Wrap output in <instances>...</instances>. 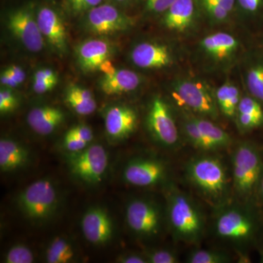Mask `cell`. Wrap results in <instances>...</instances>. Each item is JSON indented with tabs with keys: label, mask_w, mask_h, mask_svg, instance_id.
Masks as SVG:
<instances>
[{
	"label": "cell",
	"mask_w": 263,
	"mask_h": 263,
	"mask_svg": "<svg viewBox=\"0 0 263 263\" xmlns=\"http://www.w3.org/2000/svg\"><path fill=\"white\" fill-rule=\"evenodd\" d=\"M185 176L209 205L218 209L228 203L232 183L219 157L210 155L193 157L186 164Z\"/></svg>",
	"instance_id": "7a4b0ae2"
},
{
	"label": "cell",
	"mask_w": 263,
	"mask_h": 263,
	"mask_svg": "<svg viewBox=\"0 0 263 263\" xmlns=\"http://www.w3.org/2000/svg\"><path fill=\"white\" fill-rule=\"evenodd\" d=\"M241 97L236 85L231 81H226L215 91L216 101L219 112L224 117L235 119Z\"/></svg>",
	"instance_id": "d4e9b609"
},
{
	"label": "cell",
	"mask_w": 263,
	"mask_h": 263,
	"mask_svg": "<svg viewBox=\"0 0 263 263\" xmlns=\"http://www.w3.org/2000/svg\"><path fill=\"white\" fill-rule=\"evenodd\" d=\"M146 125L151 136L160 146L176 148L181 145V132L171 107L162 98L157 97L151 102Z\"/></svg>",
	"instance_id": "9c48e42d"
},
{
	"label": "cell",
	"mask_w": 263,
	"mask_h": 263,
	"mask_svg": "<svg viewBox=\"0 0 263 263\" xmlns=\"http://www.w3.org/2000/svg\"><path fill=\"white\" fill-rule=\"evenodd\" d=\"M196 19V0H176L162 15V22L170 31L184 33L195 25Z\"/></svg>",
	"instance_id": "d6986e66"
},
{
	"label": "cell",
	"mask_w": 263,
	"mask_h": 263,
	"mask_svg": "<svg viewBox=\"0 0 263 263\" xmlns=\"http://www.w3.org/2000/svg\"><path fill=\"white\" fill-rule=\"evenodd\" d=\"M176 0H144V10L149 15H163Z\"/></svg>",
	"instance_id": "d590c367"
},
{
	"label": "cell",
	"mask_w": 263,
	"mask_h": 263,
	"mask_svg": "<svg viewBox=\"0 0 263 263\" xmlns=\"http://www.w3.org/2000/svg\"><path fill=\"white\" fill-rule=\"evenodd\" d=\"M16 204L26 219L34 224H43L56 214L60 195L51 180L40 179L18 194Z\"/></svg>",
	"instance_id": "5b68a950"
},
{
	"label": "cell",
	"mask_w": 263,
	"mask_h": 263,
	"mask_svg": "<svg viewBox=\"0 0 263 263\" xmlns=\"http://www.w3.org/2000/svg\"><path fill=\"white\" fill-rule=\"evenodd\" d=\"M115 1H117V2H124V1H126V0H115Z\"/></svg>",
	"instance_id": "681fc988"
},
{
	"label": "cell",
	"mask_w": 263,
	"mask_h": 263,
	"mask_svg": "<svg viewBox=\"0 0 263 263\" xmlns=\"http://www.w3.org/2000/svg\"><path fill=\"white\" fill-rule=\"evenodd\" d=\"M209 18L214 23H224L229 18L230 12L214 0H200Z\"/></svg>",
	"instance_id": "4dcf8cb0"
},
{
	"label": "cell",
	"mask_w": 263,
	"mask_h": 263,
	"mask_svg": "<svg viewBox=\"0 0 263 263\" xmlns=\"http://www.w3.org/2000/svg\"><path fill=\"white\" fill-rule=\"evenodd\" d=\"M199 48L203 57L214 65H227L238 54L240 42L231 33L217 32L202 38Z\"/></svg>",
	"instance_id": "4fadbf2b"
},
{
	"label": "cell",
	"mask_w": 263,
	"mask_h": 263,
	"mask_svg": "<svg viewBox=\"0 0 263 263\" xmlns=\"http://www.w3.org/2000/svg\"><path fill=\"white\" fill-rule=\"evenodd\" d=\"M81 228L84 238L91 245H105L113 238V219L103 207L89 208L81 218Z\"/></svg>",
	"instance_id": "5bb4252c"
},
{
	"label": "cell",
	"mask_w": 263,
	"mask_h": 263,
	"mask_svg": "<svg viewBox=\"0 0 263 263\" xmlns=\"http://www.w3.org/2000/svg\"><path fill=\"white\" fill-rule=\"evenodd\" d=\"M62 145L67 152H78L86 148L89 146V143L79 139L77 137L66 133L62 141Z\"/></svg>",
	"instance_id": "8d00e7d4"
},
{
	"label": "cell",
	"mask_w": 263,
	"mask_h": 263,
	"mask_svg": "<svg viewBox=\"0 0 263 263\" xmlns=\"http://www.w3.org/2000/svg\"><path fill=\"white\" fill-rule=\"evenodd\" d=\"M166 222L173 238L184 243H197L203 236L205 220L201 209L193 197L167 183L165 188Z\"/></svg>",
	"instance_id": "6da1fadb"
},
{
	"label": "cell",
	"mask_w": 263,
	"mask_h": 263,
	"mask_svg": "<svg viewBox=\"0 0 263 263\" xmlns=\"http://www.w3.org/2000/svg\"><path fill=\"white\" fill-rule=\"evenodd\" d=\"M65 116L61 109L44 105L32 109L27 115V123L34 133L48 136L53 133L65 121Z\"/></svg>",
	"instance_id": "ffe728a7"
},
{
	"label": "cell",
	"mask_w": 263,
	"mask_h": 263,
	"mask_svg": "<svg viewBox=\"0 0 263 263\" xmlns=\"http://www.w3.org/2000/svg\"><path fill=\"white\" fill-rule=\"evenodd\" d=\"M232 262L229 254L217 249H195L189 253V263H228Z\"/></svg>",
	"instance_id": "f1b7e54d"
},
{
	"label": "cell",
	"mask_w": 263,
	"mask_h": 263,
	"mask_svg": "<svg viewBox=\"0 0 263 263\" xmlns=\"http://www.w3.org/2000/svg\"><path fill=\"white\" fill-rule=\"evenodd\" d=\"M18 100L11 90L2 89L0 91V113L5 114L13 111L18 107Z\"/></svg>",
	"instance_id": "836d02e7"
},
{
	"label": "cell",
	"mask_w": 263,
	"mask_h": 263,
	"mask_svg": "<svg viewBox=\"0 0 263 263\" xmlns=\"http://www.w3.org/2000/svg\"><path fill=\"white\" fill-rule=\"evenodd\" d=\"M171 96L180 110L216 120L219 112L215 91L204 81L182 78L171 85Z\"/></svg>",
	"instance_id": "8992f818"
},
{
	"label": "cell",
	"mask_w": 263,
	"mask_h": 263,
	"mask_svg": "<svg viewBox=\"0 0 263 263\" xmlns=\"http://www.w3.org/2000/svg\"><path fill=\"white\" fill-rule=\"evenodd\" d=\"M190 114L196 123L197 127L201 131L202 136L212 147V152L224 149L230 146L233 143L231 136L222 128L216 125L212 119L196 114Z\"/></svg>",
	"instance_id": "603a6c76"
},
{
	"label": "cell",
	"mask_w": 263,
	"mask_h": 263,
	"mask_svg": "<svg viewBox=\"0 0 263 263\" xmlns=\"http://www.w3.org/2000/svg\"><path fill=\"white\" fill-rule=\"evenodd\" d=\"M0 81H1V84L3 86L8 88H15L19 85L17 81L15 80L14 76L10 73L8 69L2 72Z\"/></svg>",
	"instance_id": "7bdbcfd3"
},
{
	"label": "cell",
	"mask_w": 263,
	"mask_h": 263,
	"mask_svg": "<svg viewBox=\"0 0 263 263\" xmlns=\"http://www.w3.org/2000/svg\"><path fill=\"white\" fill-rule=\"evenodd\" d=\"M38 26L43 37L57 53L62 56L67 52V37L65 24L55 10L43 7L37 15Z\"/></svg>",
	"instance_id": "e0dca14e"
},
{
	"label": "cell",
	"mask_w": 263,
	"mask_h": 263,
	"mask_svg": "<svg viewBox=\"0 0 263 263\" xmlns=\"http://www.w3.org/2000/svg\"><path fill=\"white\" fill-rule=\"evenodd\" d=\"M34 256L32 251L24 245H13L5 254V263H32Z\"/></svg>",
	"instance_id": "f546056e"
},
{
	"label": "cell",
	"mask_w": 263,
	"mask_h": 263,
	"mask_svg": "<svg viewBox=\"0 0 263 263\" xmlns=\"http://www.w3.org/2000/svg\"><path fill=\"white\" fill-rule=\"evenodd\" d=\"M252 208L243 203H228L218 209L214 223L216 236L237 245L252 243L259 230L258 218Z\"/></svg>",
	"instance_id": "277c9868"
},
{
	"label": "cell",
	"mask_w": 263,
	"mask_h": 263,
	"mask_svg": "<svg viewBox=\"0 0 263 263\" xmlns=\"http://www.w3.org/2000/svg\"><path fill=\"white\" fill-rule=\"evenodd\" d=\"M103 0H65L67 9L72 13H84L101 4Z\"/></svg>",
	"instance_id": "e575fe53"
},
{
	"label": "cell",
	"mask_w": 263,
	"mask_h": 263,
	"mask_svg": "<svg viewBox=\"0 0 263 263\" xmlns=\"http://www.w3.org/2000/svg\"><path fill=\"white\" fill-rule=\"evenodd\" d=\"M58 80H36L33 82V90L37 94H44L57 86Z\"/></svg>",
	"instance_id": "ab89813d"
},
{
	"label": "cell",
	"mask_w": 263,
	"mask_h": 263,
	"mask_svg": "<svg viewBox=\"0 0 263 263\" xmlns=\"http://www.w3.org/2000/svg\"><path fill=\"white\" fill-rule=\"evenodd\" d=\"M260 262L263 263V251L262 254H261Z\"/></svg>",
	"instance_id": "c3c4849f"
},
{
	"label": "cell",
	"mask_w": 263,
	"mask_h": 263,
	"mask_svg": "<svg viewBox=\"0 0 263 263\" xmlns=\"http://www.w3.org/2000/svg\"><path fill=\"white\" fill-rule=\"evenodd\" d=\"M167 174L163 161L153 157H136L127 162L122 176L124 181L131 186L148 187L164 182Z\"/></svg>",
	"instance_id": "30bf717a"
},
{
	"label": "cell",
	"mask_w": 263,
	"mask_h": 263,
	"mask_svg": "<svg viewBox=\"0 0 263 263\" xmlns=\"http://www.w3.org/2000/svg\"><path fill=\"white\" fill-rule=\"evenodd\" d=\"M148 263H177L179 256L174 250L169 249H154L144 252Z\"/></svg>",
	"instance_id": "d6a6232c"
},
{
	"label": "cell",
	"mask_w": 263,
	"mask_h": 263,
	"mask_svg": "<svg viewBox=\"0 0 263 263\" xmlns=\"http://www.w3.org/2000/svg\"><path fill=\"white\" fill-rule=\"evenodd\" d=\"M130 57L136 67L147 70L167 68L175 61L174 52L168 46L155 42L138 43L133 48Z\"/></svg>",
	"instance_id": "9a60e30c"
},
{
	"label": "cell",
	"mask_w": 263,
	"mask_h": 263,
	"mask_svg": "<svg viewBox=\"0 0 263 263\" xmlns=\"http://www.w3.org/2000/svg\"><path fill=\"white\" fill-rule=\"evenodd\" d=\"M76 53L81 70L84 72H93L100 70L102 64L110 60L113 48L105 40L90 39L79 45Z\"/></svg>",
	"instance_id": "ac0fdd59"
},
{
	"label": "cell",
	"mask_w": 263,
	"mask_h": 263,
	"mask_svg": "<svg viewBox=\"0 0 263 263\" xmlns=\"http://www.w3.org/2000/svg\"><path fill=\"white\" fill-rule=\"evenodd\" d=\"M34 81L36 80H58L57 72L50 68L40 69L34 73Z\"/></svg>",
	"instance_id": "b9f144b4"
},
{
	"label": "cell",
	"mask_w": 263,
	"mask_h": 263,
	"mask_svg": "<svg viewBox=\"0 0 263 263\" xmlns=\"http://www.w3.org/2000/svg\"><path fill=\"white\" fill-rule=\"evenodd\" d=\"M231 13L235 8V0H214Z\"/></svg>",
	"instance_id": "bcb514c9"
},
{
	"label": "cell",
	"mask_w": 263,
	"mask_h": 263,
	"mask_svg": "<svg viewBox=\"0 0 263 263\" xmlns=\"http://www.w3.org/2000/svg\"><path fill=\"white\" fill-rule=\"evenodd\" d=\"M257 201L260 202L263 205V168L260 183H259L258 194H257Z\"/></svg>",
	"instance_id": "7dc6e473"
},
{
	"label": "cell",
	"mask_w": 263,
	"mask_h": 263,
	"mask_svg": "<svg viewBox=\"0 0 263 263\" xmlns=\"http://www.w3.org/2000/svg\"><path fill=\"white\" fill-rule=\"evenodd\" d=\"M30 160L27 147L10 138L0 140V170L3 173H11L25 167Z\"/></svg>",
	"instance_id": "44dd1931"
},
{
	"label": "cell",
	"mask_w": 263,
	"mask_h": 263,
	"mask_svg": "<svg viewBox=\"0 0 263 263\" xmlns=\"http://www.w3.org/2000/svg\"><path fill=\"white\" fill-rule=\"evenodd\" d=\"M68 134L72 135V136L77 137L79 139L82 140L87 143H91L94 138V134L91 130V128L86 124H78V125L74 126L70 128L68 131L67 132Z\"/></svg>",
	"instance_id": "f35d334b"
},
{
	"label": "cell",
	"mask_w": 263,
	"mask_h": 263,
	"mask_svg": "<svg viewBox=\"0 0 263 263\" xmlns=\"http://www.w3.org/2000/svg\"><path fill=\"white\" fill-rule=\"evenodd\" d=\"M117 262L121 263H148L144 254L134 253V252L122 254L118 257Z\"/></svg>",
	"instance_id": "60d3db41"
},
{
	"label": "cell",
	"mask_w": 263,
	"mask_h": 263,
	"mask_svg": "<svg viewBox=\"0 0 263 263\" xmlns=\"http://www.w3.org/2000/svg\"><path fill=\"white\" fill-rule=\"evenodd\" d=\"M181 133L186 141L196 149L203 152H212V147L202 136L191 115L186 110H181Z\"/></svg>",
	"instance_id": "83f0119b"
},
{
	"label": "cell",
	"mask_w": 263,
	"mask_h": 263,
	"mask_svg": "<svg viewBox=\"0 0 263 263\" xmlns=\"http://www.w3.org/2000/svg\"><path fill=\"white\" fill-rule=\"evenodd\" d=\"M263 168V152L252 141L237 145L232 159V189L240 203L253 205Z\"/></svg>",
	"instance_id": "3957f363"
},
{
	"label": "cell",
	"mask_w": 263,
	"mask_h": 263,
	"mask_svg": "<svg viewBox=\"0 0 263 263\" xmlns=\"http://www.w3.org/2000/svg\"><path fill=\"white\" fill-rule=\"evenodd\" d=\"M8 71L12 74L19 84H22L25 80L26 74L22 67L17 65H11L8 67Z\"/></svg>",
	"instance_id": "ee69618b"
},
{
	"label": "cell",
	"mask_w": 263,
	"mask_h": 263,
	"mask_svg": "<svg viewBox=\"0 0 263 263\" xmlns=\"http://www.w3.org/2000/svg\"><path fill=\"white\" fill-rule=\"evenodd\" d=\"M66 162L70 174L78 181L98 185L103 181L106 174L108 154L102 145H89L80 152H67Z\"/></svg>",
	"instance_id": "52a82bcc"
},
{
	"label": "cell",
	"mask_w": 263,
	"mask_h": 263,
	"mask_svg": "<svg viewBox=\"0 0 263 263\" xmlns=\"http://www.w3.org/2000/svg\"><path fill=\"white\" fill-rule=\"evenodd\" d=\"M86 25L95 34L109 35L128 30L133 21L113 5L100 4L88 11Z\"/></svg>",
	"instance_id": "7c38bea8"
},
{
	"label": "cell",
	"mask_w": 263,
	"mask_h": 263,
	"mask_svg": "<svg viewBox=\"0 0 263 263\" xmlns=\"http://www.w3.org/2000/svg\"><path fill=\"white\" fill-rule=\"evenodd\" d=\"M245 84L249 95L263 105V57L252 60L247 65Z\"/></svg>",
	"instance_id": "4316f807"
},
{
	"label": "cell",
	"mask_w": 263,
	"mask_h": 263,
	"mask_svg": "<svg viewBox=\"0 0 263 263\" xmlns=\"http://www.w3.org/2000/svg\"><path fill=\"white\" fill-rule=\"evenodd\" d=\"M100 70L103 72L104 75L112 76L115 73L117 69L114 67L113 64L111 63L110 60H108L102 64L100 67Z\"/></svg>",
	"instance_id": "f6af8a7d"
},
{
	"label": "cell",
	"mask_w": 263,
	"mask_h": 263,
	"mask_svg": "<svg viewBox=\"0 0 263 263\" xmlns=\"http://www.w3.org/2000/svg\"><path fill=\"white\" fill-rule=\"evenodd\" d=\"M76 257V250L73 243L62 236L53 238L45 252V259L48 263L72 262Z\"/></svg>",
	"instance_id": "484cf974"
},
{
	"label": "cell",
	"mask_w": 263,
	"mask_h": 263,
	"mask_svg": "<svg viewBox=\"0 0 263 263\" xmlns=\"http://www.w3.org/2000/svg\"><path fill=\"white\" fill-rule=\"evenodd\" d=\"M138 114L127 105H114L105 112V128L107 135L114 141L127 139L136 131Z\"/></svg>",
	"instance_id": "2e32d148"
},
{
	"label": "cell",
	"mask_w": 263,
	"mask_h": 263,
	"mask_svg": "<svg viewBox=\"0 0 263 263\" xmlns=\"http://www.w3.org/2000/svg\"><path fill=\"white\" fill-rule=\"evenodd\" d=\"M141 83V77L134 71L121 69L114 75H104L100 81V87L105 95L111 96L134 91Z\"/></svg>",
	"instance_id": "7402d4cb"
},
{
	"label": "cell",
	"mask_w": 263,
	"mask_h": 263,
	"mask_svg": "<svg viewBox=\"0 0 263 263\" xmlns=\"http://www.w3.org/2000/svg\"><path fill=\"white\" fill-rule=\"evenodd\" d=\"M235 3L247 15H255L263 6V0H235Z\"/></svg>",
	"instance_id": "74e56055"
},
{
	"label": "cell",
	"mask_w": 263,
	"mask_h": 263,
	"mask_svg": "<svg viewBox=\"0 0 263 263\" xmlns=\"http://www.w3.org/2000/svg\"><path fill=\"white\" fill-rule=\"evenodd\" d=\"M7 27L10 33L26 49L39 52L44 46V37L38 26L37 17L27 8L10 12L7 18Z\"/></svg>",
	"instance_id": "8fae6325"
},
{
	"label": "cell",
	"mask_w": 263,
	"mask_h": 263,
	"mask_svg": "<svg viewBox=\"0 0 263 263\" xmlns=\"http://www.w3.org/2000/svg\"><path fill=\"white\" fill-rule=\"evenodd\" d=\"M65 100L66 103L79 115H91L97 108L96 100L91 91L78 85H71L67 88Z\"/></svg>",
	"instance_id": "cb8c5ba5"
},
{
	"label": "cell",
	"mask_w": 263,
	"mask_h": 263,
	"mask_svg": "<svg viewBox=\"0 0 263 263\" xmlns=\"http://www.w3.org/2000/svg\"><path fill=\"white\" fill-rule=\"evenodd\" d=\"M166 220L165 211L155 200L135 198L128 202L125 220L129 230L142 239H151L160 234Z\"/></svg>",
	"instance_id": "ba28073f"
},
{
	"label": "cell",
	"mask_w": 263,
	"mask_h": 263,
	"mask_svg": "<svg viewBox=\"0 0 263 263\" xmlns=\"http://www.w3.org/2000/svg\"><path fill=\"white\" fill-rule=\"evenodd\" d=\"M237 114H245L257 118L263 121L262 104L251 95L242 96L238 105Z\"/></svg>",
	"instance_id": "1f68e13d"
}]
</instances>
